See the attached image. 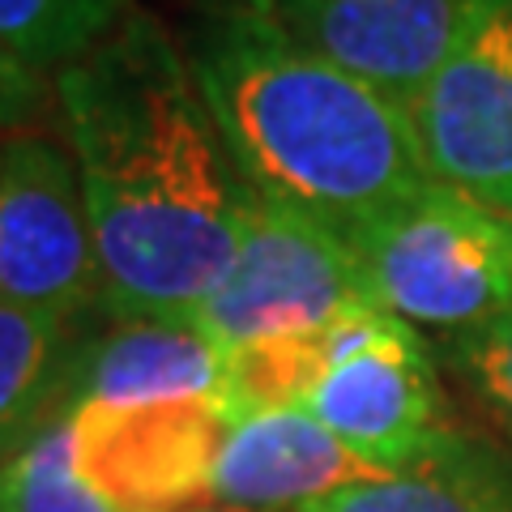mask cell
I'll return each mask as SVG.
<instances>
[{
    "label": "cell",
    "instance_id": "9a60e30c",
    "mask_svg": "<svg viewBox=\"0 0 512 512\" xmlns=\"http://www.w3.org/2000/svg\"><path fill=\"white\" fill-rule=\"evenodd\" d=\"M0 512H120L94 491L77 466L69 419L35 431L0 461Z\"/></svg>",
    "mask_w": 512,
    "mask_h": 512
},
{
    "label": "cell",
    "instance_id": "e0dca14e",
    "mask_svg": "<svg viewBox=\"0 0 512 512\" xmlns=\"http://www.w3.org/2000/svg\"><path fill=\"white\" fill-rule=\"evenodd\" d=\"M47 103V73L30 69L22 56H13L0 43V137L22 133Z\"/></svg>",
    "mask_w": 512,
    "mask_h": 512
},
{
    "label": "cell",
    "instance_id": "5bb4252c",
    "mask_svg": "<svg viewBox=\"0 0 512 512\" xmlns=\"http://www.w3.org/2000/svg\"><path fill=\"white\" fill-rule=\"evenodd\" d=\"M124 18V0H0V43L30 69L56 73Z\"/></svg>",
    "mask_w": 512,
    "mask_h": 512
},
{
    "label": "cell",
    "instance_id": "8992f818",
    "mask_svg": "<svg viewBox=\"0 0 512 512\" xmlns=\"http://www.w3.org/2000/svg\"><path fill=\"white\" fill-rule=\"evenodd\" d=\"M410 124L431 180L512 218V0H466Z\"/></svg>",
    "mask_w": 512,
    "mask_h": 512
},
{
    "label": "cell",
    "instance_id": "ac0fdd59",
    "mask_svg": "<svg viewBox=\"0 0 512 512\" xmlns=\"http://www.w3.org/2000/svg\"><path fill=\"white\" fill-rule=\"evenodd\" d=\"M222 13H274V0H210Z\"/></svg>",
    "mask_w": 512,
    "mask_h": 512
},
{
    "label": "cell",
    "instance_id": "8fae6325",
    "mask_svg": "<svg viewBox=\"0 0 512 512\" xmlns=\"http://www.w3.org/2000/svg\"><path fill=\"white\" fill-rule=\"evenodd\" d=\"M171 397H210L227 406V355L184 320H107L77 338L60 380L56 419L77 406H137Z\"/></svg>",
    "mask_w": 512,
    "mask_h": 512
},
{
    "label": "cell",
    "instance_id": "30bf717a",
    "mask_svg": "<svg viewBox=\"0 0 512 512\" xmlns=\"http://www.w3.org/2000/svg\"><path fill=\"white\" fill-rule=\"evenodd\" d=\"M389 478L325 431L308 410H265L227 427L214 504L235 512H308L359 483Z\"/></svg>",
    "mask_w": 512,
    "mask_h": 512
},
{
    "label": "cell",
    "instance_id": "d6986e66",
    "mask_svg": "<svg viewBox=\"0 0 512 512\" xmlns=\"http://www.w3.org/2000/svg\"><path fill=\"white\" fill-rule=\"evenodd\" d=\"M201 512H235V508H218V504H214V508H201Z\"/></svg>",
    "mask_w": 512,
    "mask_h": 512
},
{
    "label": "cell",
    "instance_id": "6da1fadb",
    "mask_svg": "<svg viewBox=\"0 0 512 512\" xmlns=\"http://www.w3.org/2000/svg\"><path fill=\"white\" fill-rule=\"evenodd\" d=\"M86 188L107 320H184L222 286L252 192L205 107L192 60L150 13L52 73Z\"/></svg>",
    "mask_w": 512,
    "mask_h": 512
},
{
    "label": "cell",
    "instance_id": "4fadbf2b",
    "mask_svg": "<svg viewBox=\"0 0 512 512\" xmlns=\"http://www.w3.org/2000/svg\"><path fill=\"white\" fill-rule=\"evenodd\" d=\"M308 512H512V491L457 444L423 470L359 483Z\"/></svg>",
    "mask_w": 512,
    "mask_h": 512
},
{
    "label": "cell",
    "instance_id": "2e32d148",
    "mask_svg": "<svg viewBox=\"0 0 512 512\" xmlns=\"http://www.w3.org/2000/svg\"><path fill=\"white\" fill-rule=\"evenodd\" d=\"M448 350H453V367L470 384L474 402L512 440V308L466 338H453Z\"/></svg>",
    "mask_w": 512,
    "mask_h": 512
},
{
    "label": "cell",
    "instance_id": "7a4b0ae2",
    "mask_svg": "<svg viewBox=\"0 0 512 512\" xmlns=\"http://www.w3.org/2000/svg\"><path fill=\"white\" fill-rule=\"evenodd\" d=\"M188 60L256 201L346 239L436 184L410 111L295 43L269 13H218Z\"/></svg>",
    "mask_w": 512,
    "mask_h": 512
},
{
    "label": "cell",
    "instance_id": "5b68a950",
    "mask_svg": "<svg viewBox=\"0 0 512 512\" xmlns=\"http://www.w3.org/2000/svg\"><path fill=\"white\" fill-rule=\"evenodd\" d=\"M363 303L372 299L342 235L278 205L252 201L235 265L192 325L222 355H231L256 342L320 333Z\"/></svg>",
    "mask_w": 512,
    "mask_h": 512
},
{
    "label": "cell",
    "instance_id": "277c9868",
    "mask_svg": "<svg viewBox=\"0 0 512 512\" xmlns=\"http://www.w3.org/2000/svg\"><path fill=\"white\" fill-rule=\"evenodd\" d=\"M303 410L384 474H410L457 448L448 402L419 329L376 303L329 329V359Z\"/></svg>",
    "mask_w": 512,
    "mask_h": 512
},
{
    "label": "cell",
    "instance_id": "7c38bea8",
    "mask_svg": "<svg viewBox=\"0 0 512 512\" xmlns=\"http://www.w3.org/2000/svg\"><path fill=\"white\" fill-rule=\"evenodd\" d=\"M73 346L77 320L0 303V461L56 423V397Z\"/></svg>",
    "mask_w": 512,
    "mask_h": 512
},
{
    "label": "cell",
    "instance_id": "3957f363",
    "mask_svg": "<svg viewBox=\"0 0 512 512\" xmlns=\"http://www.w3.org/2000/svg\"><path fill=\"white\" fill-rule=\"evenodd\" d=\"M367 299L448 342L512 308V218L427 184L346 235Z\"/></svg>",
    "mask_w": 512,
    "mask_h": 512
},
{
    "label": "cell",
    "instance_id": "ba28073f",
    "mask_svg": "<svg viewBox=\"0 0 512 512\" xmlns=\"http://www.w3.org/2000/svg\"><path fill=\"white\" fill-rule=\"evenodd\" d=\"M82 478L120 512L214 508V466L231 414L210 397L107 406L69 414Z\"/></svg>",
    "mask_w": 512,
    "mask_h": 512
},
{
    "label": "cell",
    "instance_id": "9c48e42d",
    "mask_svg": "<svg viewBox=\"0 0 512 512\" xmlns=\"http://www.w3.org/2000/svg\"><path fill=\"white\" fill-rule=\"evenodd\" d=\"M461 9L466 0H274L269 18L410 111L453 47Z\"/></svg>",
    "mask_w": 512,
    "mask_h": 512
},
{
    "label": "cell",
    "instance_id": "52a82bcc",
    "mask_svg": "<svg viewBox=\"0 0 512 512\" xmlns=\"http://www.w3.org/2000/svg\"><path fill=\"white\" fill-rule=\"evenodd\" d=\"M103 274L73 150L47 133L0 141V303L82 320Z\"/></svg>",
    "mask_w": 512,
    "mask_h": 512
}]
</instances>
